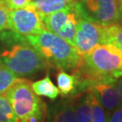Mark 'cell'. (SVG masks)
I'll list each match as a JSON object with an SVG mask.
<instances>
[{"label": "cell", "mask_w": 122, "mask_h": 122, "mask_svg": "<svg viewBox=\"0 0 122 122\" xmlns=\"http://www.w3.org/2000/svg\"><path fill=\"white\" fill-rule=\"evenodd\" d=\"M0 40L3 44L0 52V64L17 76H28L49 67L24 36L13 31H2Z\"/></svg>", "instance_id": "1"}, {"label": "cell", "mask_w": 122, "mask_h": 122, "mask_svg": "<svg viewBox=\"0 0 122 122\" xmlns=\"http://www.w3.org/2000/svg\"><path fill=\"white\" fill-rule=\"evenodd\" d=\"M25 37L43 57L49 67L74 73L81 64L83 56L76 49L65 39L46 29L38 34Z\"/></svg>", "instance_id": "2"}, {"label": "cell", "mask_w": 122, "mask_h": 122, "mask_svg": "<svg viewBox=\"0 0 122 122\" xmlns=\"http://www.w3.org/2000/svg\"><path fill=\"white\" fill-rule=\"evenodd\" d=\"M121 67L120 49L111 44L99 45L83 56L81 64L73 74L83 82L107 77L118 79Z\"/></svg>", "instance_id": "3"}, {"label": "cell", "mask_w": 122, "mask_h": 122, "mask_svg": "<svg viewBox=\"0 0 122 122\" xmlns=\"http://www.w3.org/2000/svg\"><path fill=\"white\" fill-rule=\"evenodd\" d=\"M19 122H44L47 109L31 87V82L20 79L5 93Z\"/></svg>", "instance_id": "4"}, {"label": "cell", "mask_w": 122, "mask_h": 122, "mask_svg": "<svg viewBox=\"0 0 122 122\" xmlns=\"http://www.w3.org/2000/svg\"><path fill=\"white\" fill-rule=\"evenodd\" d=\"M121 0H76V8L82 19L110 26L119 24Z\"/></svg>", "instance_id": "5"}, {"label": "cell", "mask_w": 122, "mask_h": 122, "mask_svg": "<svg viewBox=\"0 0 122 122\" xmlns=\"http://www.w3.org/2000/svg\"><path fill=\"white\" fill-rule=\"evenodd\" d=\"M44 28L65 39L72 45L79 21L81 19L76 4L69 8L43 16Z\"/></svg>", "instance_id": "6"}, {"label": "cell", "mask_w": 122, "mask_h": 122, "mask_svg": "<svg viewBox=\"0 0 122 122\" xmlns=\"http://www.w3.org/2000/svg\"><path fill=\"white\" fill-rule=\"evenodd\" d=\"M39 12L32 4L23 8L9 10L8 29L20 36L36 35L44 29Z\"/></svg>", "instance_id": "7"}, {"label": "cell", "mask_w": 122, "mask_h": 122, "mask_svg": "<svg viewBox=\"0 0 122 122\" xmlns=\"http://www.w3.org/2000/svg\"><path fill=\"white\" fill-rule=\"evenodd\" d=\"M106 28L81 18L77 25L72 46L83 56L97 45H106Z\"/></svg>", "instance_id": "8"}, {"label": "cell", "mask_w": 122, "mask_h": 122, "mask_svg": "<svg viewBox=\"0 0 122 122\" xmlns=\"http://www.w3.org/2000/svg\"><path fill=\"white\" fill-rule=\"evenodd\" d=\"M117 80L113 77L102 78L83 82L81 87L84 90H89L106 112L112 113L120 105Z\"/></svg>", "instance_id": "9"}, {"label": "cell", "mask_w": 122, "mask_h": 122, "mask_svg": "<svg viewBox=\"0 0 122 122\" xmlns=\"http://www.w3.org/2000/svg\"><path fill=\"white\" fill-rule=\"evenodd\" d=\"M49 122H77L73 101L60 102L47 110Z\"/></svg>", "instance_id": "10"}, {"label": "cell", "mask_w": 122, "mask_h": 122, "mask_svg": "<svg viewBox=\"0 0 122 122\" xmlns=\"http://www.w3.org/2000/svg\"><path fill=\"white\" fill-rule=\"evenodd\" d=\"M76 0H32V4L40 14L41 18L46 15L71 7Z\"/></svg>", "instance_id": "11"}, {"label": "cell", "mask_w": 122, "mask_h": 122, "mask_svg": "<svg viewBox=\"0 0 122 122\" xmlns=\"http://www.w3.org/2000/svg\"><path fill=\"white\" fill-rule=\"evenodd\" d=\"M31 87L36 95L43 96L51 100L56 99L60 94L58 88L53 83L48 74L44 79L31 83Z\"/></svg>", "instance_id": "12"}, {"label": "cell", "mask_w": 122, "mask_h": 122, "mask_svg": "<svg viewBox=\"0 0 122 122\" xmlns=\"http://www.w3.org/2000/svg\"><path fill=\"white\" fill-rule=\"evenodd\" d=\"M73 104L77 122H92V110L86 90L78 95L76 100L73 101Z\"/></svg>", "instance_id": "13"}, {"label": "cell", "mask_w": 122, "mask_h": 122, "mask_svg": "<svg viewBox=\"0 0 122 122\" xmlns=\"http://www.w3.org/2000/svg\"><path fill=\"white\" fill-rule=\"evenodd\" d=\"M57 82L59 93L63 97H66L76 92L78 77L76 74L69 75L65 71H60L57 75Z\"/></svg>", "instance_id": "14"}, {"label": "cell", "mask_w": 122, "mask_h": 122, "mask_svg": "<svg viewBox=\"0 0 122 122\" xmlns=\"http://www.w3.org/2000/svg\"><path fill=\"white\" fill-rule=\"evenodd\" d=\"M88 94V99H89L91 110H92V122H108L110 115L98 102L96 97L89 90H86Z\"/></svg>", "instance_id": "15"}, {"label": "cell", "mask_w": 122, "mask_h": 122, "mask_svg": "<svg viewBox=\"0 0 122 122\" xmlns=\"http://www.w3.org/2000/svg\"><path fill=\"white\" fill-rule=\"evenodd\" d=\"M20 79L21 78H18L14 73L0 64V94H4Z\"/></svg>", "instance_id": "16"}, {"label": "cell", "mask_w": 122, "mask_h": 122, "mask_svg": "<svg viewBox=\"0 0 122 122\" xmlns=\"http://www.w3.org/2000/svg\"><path fill=\"white\" fill-rule=\"evenodd\" d=\"M106 44L115 45L120 49L122 53V27L119 24L110 25L106 28ZM121 75L122 67L119 73V77H121Z\"/></svg>", "instance_id": "17"}, {"label": "cell", "mask_w": 122, "mask_h": 122, "mask_svg": "<svg viewBox=\"0 0 122 122\" xmlns=\"http://www.w3.org/2000/svg\"><path fill=\"white\" fill-rule=\"evenodd\" d=\"M0 122H19L5 94H0Z\"/></svg>", "instance_id": "18"}, {"label": "cell", "mask_w": 122, "mask_h": 122, "mask_svg": "<svg viewBox=\"0 0 122 122\" xmlns=\"http://www.w3.org/2000/svg\"><path fill=\"white\" fill-rule=\"evenodd\" d=\"M32 0H0V5L7 10H16L23 8L30 5Z\"/></svg>", "instance_id": "19"}, {"label": "cell", "mask_w": 122, "mask_h": 122, "mask_svg": "<svg viewBox=\"0 0 122 122\" xmlns=\"http://www.w3.org/2000/svg\"><path fill=\"white\" fill-rule=\"evenodd\" d=\"M8 14L9 10L0 5V33L8 29Z\"/></svg>", "instance_id": "20"}, {"label": "cell", "mask_w": 122, "mask_h": 122, "mask_svg": "<svg viewBox=\"0 0 122 122\" xmlns=\"http://www.w3.org/2000/svg\"><path fill=\"white\" fill-rule=\"evenodd\" d=\"M108 122H122V106L119 105L110 116Z\"/></svg>", "instance_id": "21"}, {"label": "cell", "mask_w": 122, "mask_h": 122, "mask_svg": "<svg viewBox=\"0 0 122 122\" xmlns=\"http://www.w3.org/2000/svg\"><path fill=\"white\" fill-rule=\"evenodd\" d=\"M119 78L120 79L117 80V92H118L120 105L122 106V75Z\"/></svg>", "instance_id": "22"}, {"label": "cell", "mask_w": 122, "mask_h": 122, "mask_svg": "<svg viewBox=\"0 0 122 122\" xmlns=\"http://www.w3.org/2000/svg\"><path fill=\"white\" fill-rule=\"evenodd\" d=\"M119 25L122 27V0H121V7H120V18H119Z\"/></svg>", "instance_id": "23"}]
</instances>
